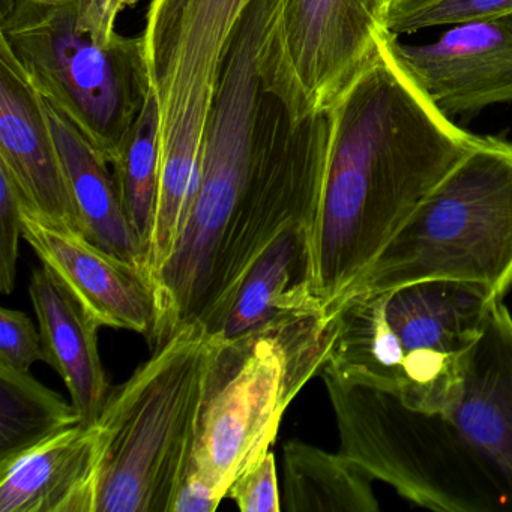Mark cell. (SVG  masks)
<instances>
[{
	"label": "cell",
	"instance_id": "cell-9",
	"mask_svg": "<svg viewBox=\"0 0 512 512\" xmlns=\"http://www.w3.org/2000/svg\"><path fill=\"white\" fill-rule=\"evenodd\" d=\"M323 380L341 454L374 481L431 511H512L511 494L448 412L413 409L371 386Z\"/></svg>",
	"mask_w": 512,
	"mask_h": 512
},
{
	"label": "cell",
	"instance_id": "cell-28",
	"mask_svg": "<svg viewBox=\"0 0 512 512\" xmlns=\"http://www.w3.org/2000/svg\"><path fill=\"white\" fill-rule=\"evenodd\" d=\"M221 502L223 499L212 490L208 482L203 481L196 473L190 472L176 494L172 512L217 511Z\"/></svg>",
	"mask_w": 512,
	"mask_h": 512
},
{
	"label": "cell",
	"instance_id": "cell-3",
	"mask_svg": "<svg viewBox=\"0 0 512 512\" xmlns=\"http://www.w3.org/2000/svg\"><path fill=\"white\" fill-rule=\"evenodd\" d=\"M278 0H254L224 65L206 130L199 190L181 241L154 278L152 352L185 326L205 323L218 260L247 199L266 97L260 53Z\"/></svg>",
	"mask_w": 512,
	"mask_h": 512
},
{
	"label": "cell",
	"instance_id": "cell-29",
	"mask_svg": "<svg viewBox=\"0 0 512 512\" xmlns=\"http://www.w3.org/2000/svg\"><path fill=\"white\" fill-rule=\"evenodd\" d=\"M38 2H49V4H52V2H64V0H38Z\"/></svg>",
	"mask_w": 512,
	"mask_h": 512
},
{
	"label": "cell",
	"instance_id": "cell-13",
	"mask_svg": "<svg viewBox=\"0 0 512 512\" xmlns=\"http://www.w3.org/2000/svg\"><path fill=\"white\" fill-rule=\"evenodd\" d=\"M395 55L446 116L512 103V16L452 26L422 46L392 41Z\"/></svg>",
	"mask_w": 512,
	"mask_h": 512
},
{
	"label": "cell",
	"instance_id": "cell-26",
	"mask_svg": "<svg viewBox=\"0 0 512 512\" xmlns=\"http://www.w3.org/2000/svg\"><path fill=\"white\" fill-rule=\"evenodd\" d=\"M23 236L22 211L16 188L0 172V290L10 295L16 284L19 239Z\"/></svg>",
	"mask_w": 512,
	"mask_h": 512
},
{
	"label": "cell",
	"instance_id": "cell-11",
	"mask_svg": "<svg viewBox=\"0 0 512 512\" xmlns=\"http://www.w3.org/2000/svg\"><path fill=\"white\" fill-rule=\"evenodd\" d=\"M265 110V109H263ZM331 112L292 125L277 106L262 113L247 199L218 260L205 328L218 334L257 257L287 227L316 229L331 146Z\"/></svg>",
	"mask_w": 512,
	"mask_h": 512
},
{
	"label": "cell",
	"instance_id": "cell-25",
	"mask_svg": "<svg viewBox=\"0 0 512 512\" xmlns=\"http://www.w3.org/2000/svg\"><path fill=\"white\" fill-rule=\"evenodd\" d=\"M44 361L43 340L32 320L22 311L0 310V365L29 371L31 365Z\"/></svg>",
	"mask_w": 512,
	"mask_h": 512
},
{
	"label": "cell",
	"instance_id": "cell-21",
	"mask_svg": "<svg viewBox=\"0 0 512 512\" xmlns=\"http://www.w3.org/2000/svg\"><path fill=\"white\" fill-rule=\"evenodd\" d=\"M112 170L125 218L148 271L161 185V113L154 89L149 91L127 149Z\"/></svg>",
	"mask_w": 512,
	"mask_h": 512
},
{
	"label": "cell",
	"instance_id": "cell-5",
	"mask_svg": "<svg viewBox=\"0 0 512 512\" xmlns=\"http://www.w3.org/2000/svg\"><path fill=\"white\" fill-rule=\"evenodd\" d=\"M335 313L319 301L235 340L214 337L191 472L226 499L269 452L293 398L320 374Z\"/></svg>",
	"mask_w": 512,
	"mask_h": 512
},
{
	"label": "cell",
	"instance_id": "cell-27",
	"mask_svg": "<svg viewBox=\"0 0 512 512\" xmlns=\"http://www.w3.org/2000/svg\"><path fill=\"white\" fill-rule=\"evenodd\" d=\"M139 0H77V14L83 26L104 41L116 37V20L125 8Z\"/></svg>",
	"mask_w": 512,
	"mask_h": 512
},
{
	"label": "cell",
	"instance_id": "cell-1",
	"mask_svg": "<svg viewBox=\"0 0 512 512\" xmlns=\"http://www.w3.org/2000/svg\"><path fill=\"white\" fill-rule=\"evenodd\" d=\"M373 64L331 110L328 167L314 235V295L337 302L481 137L437 109L395 55Z\"/></svg>",
	"mask_w": 512,
	"mask_h": 512
},
{
	"label": "cell",
	"instance_id": "cell-14",
	"mask_svg": "<svg viewBox=\"0 0 512 512\" xmlns=\"http://www.w3.org/2000/svg\"><path fill=\"white\" fill-rule=\"evenodd\" d=\"M0 172L13 182L25 208L43 220L83 235L79 212L40 101L16 67L2 56Z\"/></svg>",
	"mask_w": 512,
	"mask_h": 512
},
{
	"label": "cell",
	"instance_id": "cell-6",
	"mask_svg": "<svg viewBox=\"0 0 512 512\" xmlns=\"http://www.w3.org/2000/svg\"><path fill=\"white\" fill-rule=\"evenodd\" d=\"M0 56L115 167L151 91L142 37L101 40L82 25L77 0H10Z\"/></svg>",
	"mask_w": 512,
	"mask_h": 512
},
{
	"label": "cell",
	"instance_id": "cell-15",
	"mask_svg": "<svg viewBox=\"0 0 512 512\" xmlns=\"http://www.w3.org/2000/svg\"><path fill=\"white\" fill-rule=\"evenodd\" d=\"M101 458L98 425L77 424L0 460V512H95Z\"/></svg>",
	"mask_w": 512,
	"mask_h": 512
},
{
	"label": "cell",
	"instance_id": "cell-24",
	"mask_svg": "<svg viewBox=\"0 0 512 512\" xmlns=\"http://www.w3.org/2000/svg\"><path fill=\"white\" fill-rule=\"evenodd\" d=\"M226 499H232L242 512H280L277 464L271 451L239 476L227 490Z\"/></svg>",
	"mask_w": 512,
	"mask_h": 512
},
{
	"label": "cell",
	"instance_id": "cell-18",
	"mask_svg": "<svg viewBox=\"0 0 512 512\" xmlns=\"http://www.w3.org/2000/svg\"><path fill=\"white\" fill-rule=\"evenodd\" d=\"M314 235L313 226L296 223L268 245L245 275L229 316L214 337L235 340L284 314L319 301L314 295Z\"/></svg>",
	"mask_w": 512,
	"mask_h": 512
},
{
	"label": "cell",
	"instance_id": "cell-22",
	"mask_svg": "<svg viewBox=\"0 0 512 512\" xmlns=\"http://www.w3.org/2000/svg\"><path fill=\"white\" fill-rule=\"evenodd\" d=\"M77 424L82 416L73 403L29 371L0 365V460Z\"/></svg>",
	"mask_w": 512,
	"mask_h": 512
},
{
	"label": "cell",
	"instance_id": "cell-17",
	"mask_svg": "<svg viewBox=\"0 0 512 512\" xmlns=\"http://www.w3.org/2000/svg\"><path fill=\"white\" fill-rule=\"evenodd\" d=\"M29 295L40 323L44 362L64 380L82 424H97L110 394L98 350L101 326L46 266L32 272Z\"/></svg>",
	"mask_w": 512,
	"mask_h": 512
},
{
	"label": "cell",
	"instance_id": "cell-12",
	"mask_svg": "<svg viewBox=\"0 0 512 512\" xmlns=\"http://www.w3.org/2000/svg\"><path fill=\"white\" fill-rule=\"evenodd\" d=\"M23 238L100 326L151 337L157 296L151 275L89 241L82 233L43 220L20 203Z\"/></svg>",
	"mask_w": 512,
	"mask_h": 512
},
{
	"label": "cell",
	"instance_id": "cell-30",
	"mask_svg": "<svg viewBox=\"0 0 512 512\" xmlns=\"http://www.w3.org/2000/svg\"><path fill=\"white\" fill-rule=\"evenodd\" d=\"M389 2H392V0H386V4L389 5Z\"/></svg>",
	"mask_w": 512,
	"mask_h": 512
},
{
	"label": "cell",
	"instance_id": "cell-16",
	"mask_svg": "<svg viewBox=\"0 0 512 512\" xmlns=\"http://www.w3.org/2000/svg\"><path fill=\"white\" fill-rule=\"evenodd\" d=\"M448 413L512 499V314L502 299L467 358L460 395Z\"/></svg>",
	"mask_w": 512,
	"mask_h": 512
},
{
	"label": "cell",
	"instance_id": "cell-19",
	"mask_svg": "<svg viewBox=\"0 0 512 512\" xmlns=\"http://www.w3.org/2000/svg\"><path fill=\"white\" fill-rule=\"evenodd\" d=\"M37 98L61 157L83 235L103 250L136 263L146 271L142 251L122 209L115 175L113 170L110 172L112 167L56 107L40 95Z\"/></svg>",
	"mask_w": 512,
	"mask_h": 512
},
{
	"label": "cell",
	"instance_id": "cell-23",
	"mask_svg": "<svg viewBox=\"0 0 512 512\" xmlns=\"http://www.w3.org/2000/svg\"><path fill=\"white\" fill-rule=\"evenodd\" d=\"M506 16H512V0H392L386 8L385 28L398 37Z\"/></svg>",
	"mask_w": 512,
	"mask_h": 512
},
{
	"label": "cell",
	"instance_id": "cell-2",
	"mask_svg": "<svg viewBox=\"0 0 512 512\" xmlns=\"http://www.w3.org/2000/svg\"><path fill=\"white\" fill-rule=\"evenodd\" d=\"M500 301L476 284L430 280L347 293L320 376L371 386L413 409L448 412L467 358Z\"/></svg>",
	"mask_w": 512,
	"mask_h": 512
},
{
	"label": "cell",
	"instance_id": "cell-8",
	"mask_svg": "<svg viewBox=\"0 0 512 512\" xmlns=\"http://www.w3.org/2000/svg\"><path fill=\"white\" fill-rule=\"evenodd\" d=\"M254 0H151L142 34L160 104L161 185L154 250L178 247L199 190L206 130L224 65Z\"/></svg>",
	"mask_w": 512,
	"mask_h": 512
},
{
	"label": "cell",
	"instance_id": "cell-20",
	"mask_svg": "<svg viewBox=\"0 0 512 512\" xmlns=\"http://www.w3.org/2000/svg\"><path fill=\"white\" fill-rule=\"evenodd\" d=\"M283 509L290 512H376L374 479L346 455L304 442L284 445Z\"/></svg>",
	"mask_w": 512,
	"mask_h": 512
},
{
	"label": "cell",
	"instance_id": "cell-10",
	"mask_svg": "<svg viewBox=\"0 0 512 512\" xmlns=\"http://www.w3.org/2000/svg\"><path fill=\"white\" fill-rule=\"evenodd\" d=\"M386 0H278L260 53L263 92L296 125L328 113L373 64Z\"/></svg>",
	"mask_w": 512,
	"mask_h": 512
},
{
	"label": "cell",
	"instance_id": "cell-4",
	"mask_svg": "<svg viewBox=\"0 0 512 512\" xmlns=\"http://www.w3.org/2000/svg\"><path fill=\"white\" fill-rule=\"evenodd\" d=\"M214 337L185 326L110 391L95 512H172L193 469Z\"/></svg>",
	"mask_w": 512,
	"mask_h": 512
},
{
	"label": "cell",
	"instance_id": "cell-7",
	"mask_svg": "<svg viewBox=\"0 0 512 512\" xmlns=\"http://www.w3.org/2000/svg\"><path fill=\"white\" fill-rule=\"evenodd\" d=\"M430 280L511 289L512 143L481 137L344 295Z\"/></svg>",
	"mask_w": 512,
	"mask_h": 512
}]
</instances>
